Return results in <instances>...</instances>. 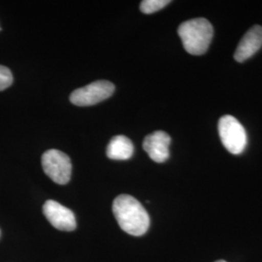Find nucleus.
I'll return each instance as SVG.
<instances>
[{
  "label": "nucleus",
  "instance_id": "nucleus-12",
  "mask_svg": "<svg viewBox=\"0 0 262 262\" xmlns=\"http://www.w3.org/2000/svg\"><path fill=\"white\" fill-rule=\"evenodd\" d=\"M215 262H226V261H225V260H217V261H215Z\"/></svg>",
  "mask_w": 262,
  "mask_h": 262
},
{
  "label": "nucleus",
  "instance_id": "nucleus-9",
  "mask_svg": "<svg viewBox=\"0 0 262 262\" xmlns=\"http://www.w3.org/2000/svg\"><path fill=\"white\" fill-rule=\"evenodd\" d=\"M134 152V146L130 139L123 135L113 137L107 147V157L115 160H126L130 159Z\"/></svg>",
  "mask_w": 262,
  "mask_h": 262
},
{
  "label": "nucleus",
  "instance_id": "nucleus-3",
  "mask_svg": "<svg viewBox=\"0 0 262 262\" xmlns=\"http://www.w3.org/2000/svg\"><path fill=\"white\" fill-rule=\"evenodd\" d=\"M219 134L225 149L232 155L242 154L247 146V133L241 122L230 115L219 121Z\"/></svg>",
  "mask_w": 262,
  "mask_h": 262
},
{
  "label": "nucleus",
  "instance_id": "nucleus-14",
  "mask_svg": "<svg viewBox=\"0 0 262 262\" xmlns=\"http://www.w3.org/2000/svg\"><path fill=\"white\" fill-rule=\"evenodd\" d=\"M0 30H1V28H0Z\"/></svg>",
  "mask_w": 262,
  "mask_h": 262
},
{
  "label": "nucleus",
  "instance_id": "nucleus-7",
  "mask_svg": "<svg viewBox=\"0 0 262 262\" xmlns=\"http://www.w3.org/2000/svg\"><path fill=\"white\" fill-rule=\"evenodd\" d=\"M171 138L164 131H155L146 136L143 142V148L150 159L158 163H162L169 159V146Z\"/></svg>",
  "mask_w": 262,
  "mask_h": 262
},
{
  "label": "nucleus",
  "instance_id": "nucleus-10",
  "mask_svg": "<svg viewBox=\"0 0 262 262\" xmlns=\"http://www.w3.org/2000/svg\"><path fill=\"white\" fill-rule=\"evenodd\" d=\"M169 0H144L140 4V10L144 14H152L167 6Z\"/></svg>",
  "mask_w": 262,
  "mask_h": 262
},
{
  "label": "nucleus",
  "instance_id": "nucleus-13",
  "mask_svg": "<svg viewBox=\"0 0 262 262\" xmlns=\"http://www.w3.org/2000/svg\"><path fill=\"white\" fill-rule=\"evenodd\" d=\"M0 235H1V232H0Z\"/></svg>",
  "mask_w": 262,
  "mask_h": 262
},
{
  "label": "nucleus",
  "instance_id": "nucleus-5",
  "mask_svg": "<svg viewBox=\"0 0 262 262\" xmlns=\"http://www.w3.org/2000/svg\"><path fill=\"white\" fill-rule=\"evenodd\" d=\"M115 92V85L109 81H95L80 88L70 94V101L76 106H92L109 98Z\"/></svg>",
  "mask_w": 262,
  "mask_h": 262
},
{
  "label": "nucleus",
  "instance_id": "nucleus-2",
  "mask_svg": "<svg viewBox=\"0 0 262 262\" xmlns=\"http://www.w3.org/2000/svg\"><path fill=\"white\" fill-rule=\"evenodd\" d=\"M178 34L185 50L193 56L205 54L214 35L211 23L204 18L188 19L178 28Z\"/></svg>",
  "mask_w": 262,
  "mask_h": 262
},
{
  "label": "nucleus",
  "instance_id": "nucleus-6",
  "mask_svg": "<svg viewBox=\"0 0 262 262\" xmlns=\"http://www.w3.org/2000/svg\"><path fill=\"white\" fill-rule=\"evenodd\" d=\"M43 213L50 224L56 229L62 231L75 230L77 225L74 213L55 200H48L45 202Z\"/></svg>",
  "mask_w": 262,
  "mask_h": 262
},
{
  "label": "nucleus",
  "instance_id": "nucleus-11",
  "mask_svg": "<svg viewBox=\"0 0 262 262\" xmlns=\"http://www.w3.org/2000/svg\"><path fill=\"white\" fill-rule=\"evenodd\" d=\"M13 84V75L9 68L0 66V92L8 89Z\"/></svg>",
  "mask_w": 262,
  "mask_h": 262
},
{
  "label": "nucleus",
  "instance_id": "nucleus-4",
  "mask_svg": "<svg viewBox=\"0 0 262 262\" xmlns=\"http://www.w3.org/2000/svg\"><path fill=\"white\" fill-rule=\"evenodd\" d=\"M42 167L49 178L58 185H66L72 174L70 158L61 150H49L42 156Z\"/></svg>",
  "mask_w": 262,
  "mask_h": 262
},
{
  "label": "nucleus",
  "instance_id": "nucleus-8",
  "mask_svg": "<svg viewBox=\"0 0 262 262\" xmlns=\"http://www.w3.org/2000/svg\"><path fill=\"white\" fill-rule=\"evenodd\" d=\"M262 47V27L254 26L241 39L234 54L238 62H244Z\"/></svg>",
  "mask_w": 262,
  "mask_h": 262
},
{
  "label": "nucleus",
  "instance_id": "nucleus-1",
  "mask_svg": "<svg viewBox=\"0 0 262 262\" xmlns=\"http://www.w3.org/2000/svg\"><path fill=\"white\" fill-rule=\"evenodd\" d=\"M113 213L122 230L132 236H142L150 227V216L140 202L131 195L122 194L113 202Z\"/></svg>",
  "mask_w": 262,
  "mask_h": 262
}]
</instances>
